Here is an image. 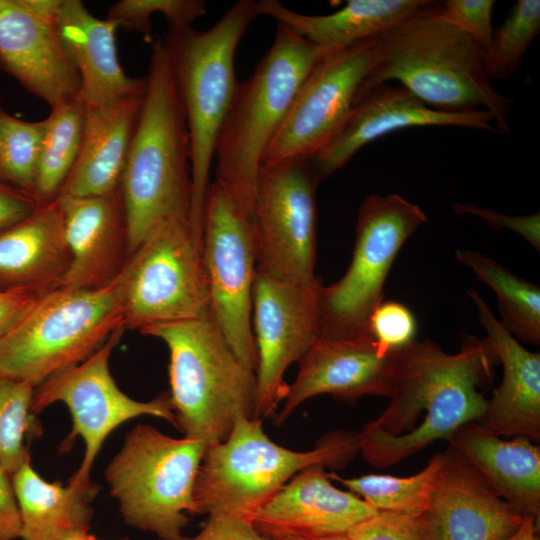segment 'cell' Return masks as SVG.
I'll return each mask as SVG.
<instances>
[{"label":"cell","instance_id":"obj_1","mask_svg":"<svg viewBox=\"0 0 540 540\" xmlns=\"http://www.w3.org/2000/svg\"><path fill=\"white\" fill-rule=\"evenodd\" d=\"M497 363L487 338L466 336L455 354L430 339L400 348L391 401L358 432L359 452L386 468L475 423L485 412L482 389L492 383Z\"/></svg>","mask_w":540,"mask_h":540},{"label":"cell","instance_id":"obj_11","mask_svg":"<svg viewBox=\"0 0 540 540\" xmlns=\"http://www.w3.org/2000/svg\"><path fill=\"white\" fill-rule=\"evenodd\" d=\"M427 221L416 204L398 194L367 196L358 210L353 257L319 297L321 336H372L370 317L384 301V284L404 242Z\"/></svg>","mask_w":540,"mask_h":540},{"label":"cell","instance_id":"obj_44","mask_svg":"<svg viewBox=\"0 0 540 540\" xmlns=\"http://www.w3.org/2000/svg\"><path fill=\"white\" fill-rule=\"evenodd\" d=\"M36 297L22 293H0V337Z\"/></svg>","mask_w":540,"mask_h":540},{"label":"cell","instance_id":"obj_46","mask_svg":"<svg viewBox=\"0 0 540 540\" xmlns=\"http://www.w3.org/2000/svg\"><path fill=\"white\" fill-rule=\"evenodd\" d=\"M268 540H351L347 534H331L323 536H300L293 534H277L267 537Z\"/></svg>","mask_w":540,"mask_h":540},{"label":"cell","instance_id":"obj_20","mask_svg":"<svg viewBox=\"0 0 540 540\" xmlns=\"http://www.w3.org/2000/svg\"><path fill=\"white\" fill-rule=\"evenodd\" d=\"M57 202L71 254L62 286L99 289L113 283L131 256L121 186L97 196L60 195Z\"/></svg>","mask_w":540,"mask_h":540},{"label":"cell","instance_id":"obj_18","mask_svg":"<svg viewBox=\"0 0 540 540\" xmlns=\"http://www.w3.org/2000/svg\"><path fill=\"white\" fill-rule=\"evenodd\" d=\"M425 126H459L498 133L492 115L485 110H437L402 86L386 83L357 99L339 130L307 163L319 184L366 144L401 129Z\"/></svg>","mask_w":540,"mask_h":540},{"label":"cell","instance_id":"obj_28","mask_svg":"<svg viewBox=\"0 0 540 540\" xmlns=\"http://www.w3.org/2000/svg\"><path fill=\"white\" fill-rule=\"evenodd\" d=\"M438 3L430 0H349L333 13L305 15L290 10L280 1L261 0L257 2V11L258 15L270 16L311 43L334 52L377 37Z\"/></svg>","mask_w":540,"mask_h":540},{"label":"cell","instance_id":"obj_14","mask_svg":"<svg viewBox=\"0 0 540 540\" xmlns=\"http://www.w3.org/2000/svg\"><path fill=\"white\" fill-rule=\"evenodd\" d=\"M379 54V40L374 37L325 56L300 86L261 166L313 158L349 115Z\"/></svg>","mask_w":540,"mask_h":540},{"label":"cell","instance_id":"obj_12","mask_svg":"<svg viewBox=\"0 0 540 540\" xmlns=\"http://www.w3.org/2000/svg\"><path fill=\"white\" fill-rule=\"evenodd\" d=\"M202 230L212 317L234 353L256 372L252 295L257 257L252 222L216 180L206 194Z\"/></svg>","mask_w":540,"mask_h":540},{"label":"cell","instance_id":"obj_30","mask_svg":"<svg viewBox=\"0 0 540 540\" xmlns=\"http://www.w3.org/2000/svg\"><path fill=\"white\" fill-rule=\"evenodd\" d=\"M86 106L74 98L50 108L37 164L34 197L41 203L57 199L79 155Z\"/></svg>","mask_w":540,"mask_h":540},{"label":"cell","instance_id":"obj_3","mask_svg":"<svg viewBox=\"0 0 540 540\" xmlns=\"http://www.w3.org/2000/svg\"><path fill=\"white\" fill-rule=\"evenodd\" d=\"M145 80L121 182L131 254L161 222L190 221L192 199L190 136L162 37L152 45Z\"/></svg>","mask_w":540,"mask_h":540},{"label":"cell","instance_id":"obj_39","mask_svg":"<svg viewBox=\"0 0 540 540\" xmlns=\"http://www.w3.org/2000/svg\"><path fill=\"white\" fill-rule=\"evenodd\" d=\"M493 0H446L439 15L472 39L485 53L492 33Z\"/></svg>","mask_w":540,"mask_h":540},{"label":"cell","instance_id":"obj_7","mask_svg":"<svg viewBox=\"0 0 540 540\" xmlns=\"http://www.w3.org/2000/svg\"><path fill=\"white\" fill-rule=\"evenodd\" d=\"M169 350L176 427L207 446L224 441L236 419L253 414L256 376L234 353L213 317L139 330Z\"/></svg>","mask_w":540,"mask_h":540},{"label":"cell","instance_id":"obj_47","mask_svg":"<svg viewBox=\"0 0 540 540\" xmlns=\"http://www.w3.org/2000/svg\"><path fill=\"white\" fill-rule=\"evenodd\" d=\"M62 540H95V536L88 530H80L66 535Z\"/></svg>","mask_w":540,"mask_h":540},{"label":"cell","instance_id":"obj_23","mask_svg":"<svg viewBox=\"0 0 540 540\" xmlns=\"http://www.w3.org/2000/svg\"><path fill=\"white\" fill-rule=\"evenodd\" d=\"M467 294L503 367L502 381L487 399L485 412L475 423L497 436H522L539 441L540 353L523 347L477 291L470 289Z\"/></svg>","mask_w":540,"mask_h":540},{"label":"cell","instance_id":"obj_5","mask_svg":"<svg viewBox=\"0 0 540 540\" xmlns=\"http://www.w3.org/2000/svg\"><path fill=\"white\" fill-rule=\"evenodd\" d=\"M330 53L277 23L272 46L237 86L217 140L215 180L250 218L262 156L303 81Z\"/></svg>","mask_w":540,"mask_h":540},{"label":"cell","instance_id":"obj_2","mask_svg":"<svg viewBox=\"0 0 540 540\" xmlns=\"http://www.w3.org/2000/svg\"><path fill=\"white\" fill-rule=\"evenodd\" d=\"M440 5L377 36L379 60L358 98L377 86L396 82L437 110H485L492 115L498 133L509 134L513 99L493 88L483 49L439 15Z\"/></svg>","mask_w":540,"mask_h":540},{"label":"cell","instance_id":"obj_10","mask_svg":"<svg viewBox=\"0 0 540 540\" xmlns=\"http://www.w3.org/2000/svg\"><path fill=\"white\" fill-rule=\"evenodd\" d=\"M121 277L126 329L212 317L202 242L188 219L157 225L131 254Z\"/></svg>","mask_w":540,"mask_h":540},{"label":"cell","instance_id":"obj_35","mask_svg":"<svg viewBox=\"0 0 540 540\" xmlns=\"http://www.w3.org/2000/svg\"><path fill=\"white\" fill-rule=\"evenodd\" d=\"M45 122L25 121L0 106V179L34 196Z\"/></svg>","mask_w":540,"mask_h":540},{"label":"cell","instance_id":"obj_15","mask_svg":"<svg viewBox=\"0 0 540 540\" xmlns=\"http://www.w3.org/2000/svg\"><path fill=\"white\" fill-rule=\"evenodd\" d=\"M317 186L307 162L261 166L251 213L257 268L286 281L316 278Z\"/></svg>","mask_w":540,"mask_h":540},{"label":"cell","instance_id":"obj_17","mask_svg":"<svg viewBox=\"0 0 540 540\" xmlns=\"http://www.w3.org/2000/svg\"><path fill=\"white\" fill-rule=\"evenodd\" d=\"M61 0H0V67L54 107L78 98L79 74L58 31Z\"/></svg>","mask_w":540,"mask_h":540},{"label":"cell","instance_id":"obj_38","mask_svg":"<svg viewBox=\"0 0 540 540\" xmlns=\"http://www.w3.org/2000/svg\"><path fill=\"white\" fill-rule=\"evenodd\" d=\"M369 329L378 346L393 351L411 343L417 323L411 310L400 302H382L370 317Z\"/></svg>","mask_w":540,"mask_h":540},{"label":"cell","instance_id":"obj_6","mask_svg":"<svg viewBox=\"0 0 540 540\" xmlns=\"http://www.w3.org/2000/svg\"><path fill=\"white\" fill-rule=\"evenodd\" d=\"M358 452V432L333 431L313 449L294 451L273 442L262 421L240 416L224 441L205 450L193 489V514L251 521L302 469L315 464L341 468Z\"/></svg>","mask_w":540,"mask_h":540},{"label":"cell","instance_id":"obj_8","mask_svg":"<svg viewBox=\"0 0 540 540\" xmlns=\"http://www.w3.org/2000/svg\"><path fill=\"white\" fill-rule=\"evenodd\" d=\"M122 326L121 275L99 289L61 286L36 297L0 337V375L36 387L89 358Z\"/></svg>","mask_w":540,"mask_h":540},{"label":"cell","instance_id":"obj_42","mask_svg":"<svg viewBox=\"0 0 540 540\" xmlns=\"http://www.w3.org/2000/svg\"><path fill=\"white\" fill-rule=\"evenodd\" d=\"M40 205L31 194L0 179V231L24 220Z\"/></svg>","mask_w":540,"mask_h":540},{"label":"cell","instance_id":"obj_34","mask_svg":"<svg viewBox=\"0 0 540 540\" xmlns=\"http://www.w3.org/2000/svg\"><path fill=\"white\" fill-rule=\"evenodd\" d=\"M539 32L540 1H516L503 23L493 29L485 51L489 78L505 80L512 77Z\"/></svg>","mask_w":540,"mask_h":540},{"label":"cell","instance_id":"obj_13","mask_svg":"<svg viewBox=\"0 0 540 540\" xmlns=\"http://www.w3.org/2000/svg\"><path fill=\"white\" fill-rule=\"evenodd\" d=\"M125 327H119L89 358L78 365L59 371L35 387L31 411L37 414L55 402L69 409L73 427L62 446L66 450L75 437L85 444L84 457L69 483L92 486L90 472L94 461L110 433L124 422L139 416H154L176 427L169 393L141 402L127 396L113 379L109 361L120 342Z\"/></svg>","mask_w":540,"mask_h":540},{"label":"cell","instance_id":"obj_45","mask_svg":"<svg viewBox=\"0 0 540 540\" xmlns=\"http://www.w3.org/2000/svg\"><path fill=\"white\" fill-rule=\"evenodd\" d=\"M506 540H540L539 519L533 515H525L518 530Z\"/></svg>","mask_w":540,"mask_h":540},{"label":"cell","instance_id":"obj_25","mask_svg":"<svg viewBox=\"0 0 540 540\" xmlns=\"http://www.w3.org/2000/svg\"><path fill=\"white\" fill-rule=\"evenodd\" d=\"M58 31L81 82L79 99L96 107L142 92L145 77H129L120 64L113 21L94 16L80 0H61Z\"/></svg>","mask_w":540,"mask_h":540},{"label":"cell","instance_id":"obj_16","mask_svg":"<svg viewBox=\"0 0 540 540\" xmlns=\"http://www.w3.org/2000/svg\"><path fill=\"white\" fill-rule=\"evenodd\" d=\"M318 277L309 282L276 278L256 268L252 295V331L258 364L252 418L272 415L285 398L286 369L299 362L321 336Z\"/></svg>","mask_w":540,"mask_h":540},{"label":"cell","instance_id":"obj_31","mask_svg":"<svg viewBox=\"0 0 540 540\" xmlns=\"http://www.w3.org/2000/svg\"><path fill=\"white\" fill-rule=\"evenodd\" d=\"M458 262L492 288L501 324L522 341L540 343V288L510 272L494 259L473 250L456 251Z\"/></svg>","mask_w":540,"mask_h":540},{"label":"cell","instance_id":"obj_40","mask_svg":"<svg viewBox=\"0 0 540 540\" xmlns=\"http://www.w3.org/2000/svg\"><path fill=\"white\" fill-rule=\"evenodd\" d=\"M454 210L460 214H471L482 219L493 229H509L522 236L538 252L540 251V214L539 212L512 216L490 208H483L469 203H457Z\"/></svg>","mask_w":540,"mask_h":540},{"label":"cell","instance_id":"obj_33","mask_svg":"<svg viewBox=\"0 0 540 540\" xmlns=\"http://www.w3.org/2000/svg\"><path fill=\"white\" fill-rule=\"evenodd\" d=\"M35 387L0 375V464L11 476L30 460L26 441L42 434L31 411Z\"/></svg>","mask_w":540,"mask_h":540},{"label":"cell","instance_id":"obj_19","mask_svg":"<svg viewBox=\"0 0 540 540\" xmlns=\"http://www.w3.org/2000/svg\"><path fill=\"white\" fill-rule=\"evenodd\" d=\"M399 349L382 350L370 335L350 338L320 336L300 359L276 415L281 425L304 401L321 394L354 402L365 395L391 397L397 377Z\"/></svg>","mask_w":540,"mask_h":540},{"label":"cell","instance_id":"obj_37","mask_svg":"<svg viewBox=\"0 0 540 540\" xmlns=\"http://www.w3.org/2000/svg\"><path fill=\"white\" fill-rule=\"evenodd\" d=\"M346 534L351 540H436L427 510L418 513L377 512Z\"/></svg>","mask_w":540,"mask_h":540},{"label":"cell","instance_id":"obj_41","mask_svg":"<svg viewBox=\"0 0 540 540\" xmlns=\"http://www.w3.org/2000/svg\"><path fill=\"white\" fill-rule=\"evenodd\" d=\"M175 540H268L249 520L231 516H209L201 531L194 536Z\"/></svg>","mask_w":540,"mask_h":540},{"label":"cell","instance_id":"obj_21","mask_svg":"<svg viewBox=\"0 0 540 540\" xmlns=\"http://www.w3.org/2000/svg\"><path fill=\"white\" fill-rule=\"evenodd\" d=\"M325 468L315 464L295 474L254 513V527L266 538L346 534L377 513L358 495L335 487Z\"/></svg>","mask_w":540,"mask_h":540},{"label":"cell","instance_id":"obj_27","mask_svg":"<svg viewBox=\"0 0 540 540\" xmlns=\"http://www.w3.org/2000/svg\"><path fill=\"white\" fill-rule=\"evenodd\" d=\"M448 442L498 497L539 519L540 449L530 439H502L473 422L457 430Z\"/></svg>","mask_w":540,"mask_h":540},{"label":"cell","instance_id":"obj_29","mask_svg":"<svg viewBox=\"0 0 540 540\" xmlns=\"http://www.w3.org/2000/svg\"><path fill=\"white\" fill-rule=\"evenodd\" d=\"M21 517V540H62L66 535L89 530L93 510L90 501L99 486L50 483L25 462L11 475Z\"/></svg>","mask_w":540,"mask_h":540},{"label":"cell","instance_id":"obj_22","mask_svg":"<svg viewBox=\"0 0 540 540\" xmlns=\"http://www.w3.org/2000/svg\"><path fill=\"white\" fill-rule=\"evenodd\" d=\"M427 510L436 540H506L525 514L498 497L482 475L450 447Z\"/></svg>","mask_w":540,"mask_h":540},{"label":"cell","instance_id":"obj_9","mask_svg":"<svg viewBox=\"0 0 540 540\" xmlns=\"http://www.w3.org/2000/svg\"><path fill=\"white\" fill-rule=\"evenodd\" d=\"M207 445L139 424L105 470L110 492L130 526L162 540L182 535L193 514V489Z\"/></svg>","mask_w":540,"mask_h":540},{"label":"cell","instance_id":"obj_48","mask_svg":"<svg viewBox=\"0 0 540 540\" xmlns=\"http://www.w3.org/2000/svg\"><path fill=\"white\" fill-rule=\"evenodd\" d=\"M95 540H100V539H98V538L95 537Z\"/></svg>","mask_w":540,"mask_h":540},{"label":"cell","instance_id":"obj_32","mask_svg":"<svg viewBox=\"0 0 540 540\" xmlns=\"http://www.w3.org/2000/svg\"><path fill=\"white\" fill-rule=\"evenodd\" d=\"M444 463V453L434 455L420 472L397 477L387 474H368L343 478L330 472L338 481L358 495L377 512L418 513L428 510Z\"/></svg>","mask_w":540,"mask_h":540},{"label":"cell","instance_id":"obj_24","mask_svg":"<svg viewBox=\"0 0 540 540\" xmlns=\"http://www.w3.org/2000/svg\"><path fill=\"white\" fill-rule=\"evenodd\" d=\"M70 263L57 199L0 231V293L47 294L62 286Z\"/></svg>","mask_w":540,"mask_h":540},{"label":"cell","instance_id":"obj_4","mask_svg":"<svg viewBox=\"0 0 540 540\" xmlns=\"http://www.w3.org/2000/svg\"><path fill=\"white\" fill-rule=\"evenodd\" d=\"M257 15L256 1L240 0L207 30L168 27L163 38L190 136V224L200 241L210 168L239 84L234 69L235 52Z\"/></svg>","mask_w":540,"mask_h":540},{"label":"cell","instance_id":"obj_43","mask_svg":"<svg viewBox=\"0 0 540 540\" xmlns=\"http://www.w3.org/2000/svg\"><path fill=\"white\" fill-rule=\"evenodd\" d=\"M20 511L11 476L0 464V540H17L21 537Z\"/></svg>","mask_w":540,"mask_h":540},{"label":"cell","instance_id":"obj_36","mask_svg":"<svg viewBox=\"0 0 540 540\" xmlns=\"http://www.w3.org/2000/svg\"><path fill=\"white\" fill-rule=\"evenodd\" d=\"M205 12L206 3L202 0H120L109 7L106 18L118 28L149 36L154 14H162L168 27H186Z\"/></svg>","mask_w":540,"mask_h":540},{"label":"cell","instance_id":"obj_26","mask_svg":"<svg viewBox=\"0 0 540 540\" xmlns=\"http://www.w3.org/2000/svg\"><path fill=\"white\" fill-rule=\"evenodd\" d=\"M144 93L86 107L79 155L59 196H97L121 186Z\"/></svg>","mask_w":540,"mask_h":540}]
</instances>
